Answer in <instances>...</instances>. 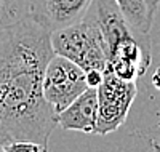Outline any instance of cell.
<instances>
[{
	"label": "cell",
	"instance_id": "6da1fadb",
	"mask_svg": "<svg viewBox=\"0 0 160 152\" xmlns=\"http://www.w3.org/2000/svg\"><path fill=\"white\" fill-rule=\"evenodd\" d=\"M55 56L51 34L32 19L0 29V144L34 141L48 147L58 114L43 96Z\"/></svg>",
	"mask_w": 160,
	"mask_h": 152
},
{
	"label": "cell",
	"instance_id": "7a4b0ae2",
	"mask_svg": "<svg viewBox=\"0 0 160 152\" xmlns=\"http://www.w3.org/2000/svg\"><path fill=\"white\" fill-rule=\"evenodd\" d=\"M85 16L101 29L108 45L109 61L104 72L128 82L144 75L152 63L151 35L128 21L117 0H93Z\"/></svg>",
	"mask_w": 160,
	"mask_h": 152
},
{
	"label": "cell",
	"instance_id": "3957f363",
	"mask_svg": "<svg viewBox=\"0 0 160 152\" xmlns=\"http://www.w3.org/2000/svg\"><path fill=\"white\" fill-rule=\"evenodd\" d=\"M55 54L64 56L80 66L85 72L106 71L109 50L99 27L87 16L66 29L51 34Z\"/></svg>",
	"mask_w": 160,
	"mask_h": 152
},
{
	"label": "cell",
	"instance_id": "277c9868",
	"mask_svg": "<svg viewBox=\"0 0 160 152\" xmlns=\"http://www.w3.org/2000/svg\"><path fill=\"white\" fill-rule=\"evenodd\" d=\"M90 88L87 72L71 59L55 54L45 71L43 96L56 114L71 106Z\"/></svg>",
	"mask_w": 160,
	"mask_h": 152
},
{
	"label": "cell",
	"instance_id": "5b68a950",
	"mask_svg": "<svg viewBox=\"0 0 160 152\" xmlns=\"http://www.w3.org/2000/svg\"><path fill=\"white\" fill-rule=\"evenodd\" d=\"M136 94L138 88L135 82L104 72V80L98 87V123L95 134L104 136L122 127Z\"/></svg>",
	"mask_w": 160,
	"mask_h": 152
},
{
	"label": "cell",
	"instance_id": "8992f818",
	"mask_svg": "<svg viewBox=\"0 0 160 152\" xmlns=\"http://www.w3.org/2000/svg\"><path fill=\"white\" fill-rule=\"evenodd\" d=\"M93 0H31L29 19L50 34L82 21Z\"/></svg>",
	"mask_w": 160,
	"mask_h": 152
},
{
	"label": "cell",
	"instance_id": "52a82bcc",
	"mask_svg": "<svg viewBox=\"0 0 160 152\" xmlns=\"http://www.w3.org/2000/svg\"><path fill=\"white\" fill-rule=\"evenodd\" d=\"M98 123V88H88L83 94L58 114V125L62 130L95 134Z\"/></svg>",
	"mask_w": 160,
	"mask_h": 152
},
{
	"label": "cell",
	"instance_id": "ba28073f",
	"mask_svg": "<svg viewBox=\"0 0 160 152\" xmlns=\"http://www.w3.org/2000/svg\"><path fill=\"white\" fill-rule=\"evenodd\" d=\"M122 11L125 13V16L128 21L136 27L141 32H151V27L154 19L149 15L148 5L144 0H117Z\"/></svg>",
	"mask_w": 160,
	"mask_h": 152
},
{
	"label": "cell",
	"instance_id": "9c48e42d",
	"mask_svg": "<svg viewBox=\"0 0 160 152\" xmlns=\"http://www.w3.org/2000/svg\"><path fill=\"white\" fill-rule=\"evenodd\" d=\"M31 0H0V29L29 18Z\"/></svg>",
	"mask_w": 160,
	"mask_h": 152
},
{
	"label": "cell",
	"instance_id": "30bf717a",
	"mask_svg": "<svg viewBox=\"0 0 160 152\" xmlns=\"http://www.w3.org/2000/svg\"><path fill=\"white\" fill-rule=\"evenodd\" d=\"M7 152H47L48 147L34 141H16L5 146Z\"/></svg>",
	"mask_w": 160,
	"mask_h": 152
},
{
	"label": "cell",
	"instance_id": "8fae6325",
	"mask_svg": "<svg viewBox=\"0 0 160 152\" xmlns=\"http://www.w3.org/2000/svg\"><path fill=\"white\" fill-rule=\"evenodd\" d=\"M87 80H88V85L91 88H98L101 85V82L104 80V72L102 71H91L87 72Z\"/></svg>",
	"mask_w": 160,
	"mask_h": 152
},
{
	"label": "cell",
	"instance_id": "7c38bea8",
	"mask_svg": "<svg viewBox=\"0 0 160 152\" xmlns=\"http://www.w3.org/2000/svg\"><path fill=\"white\" fill-rule=\"evenodd\" d=\"M152 85L157 90H160V67H157V71L152 74Z\"/></svg>",
	"mask_w": 160,
	"mask_h": 152
},
{
	"label": "cell",
	"instance_id": "4fadbf2b",
	"mask_svg": "<svg viewBox=\"0 0 160 152\" xmlns=\"http://www.w3.org/2000/svg\"><path fill=\"white\" fill-rule=\"evenodd\" d=\"M0 152H7V150H5V146H3V144H0Z\"/></svg>",
	"mask_w": 160,
	"mask_h": 152
}]
</instances>
